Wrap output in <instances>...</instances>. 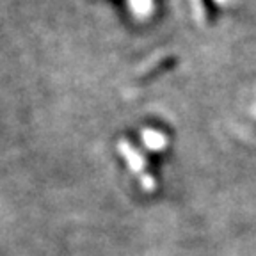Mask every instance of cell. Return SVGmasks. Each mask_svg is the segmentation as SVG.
<instances>
[{
  "instance_id": "obj_1",
  "label": "cell",
  "mask_w": 256,
  "mask_h": 256,
  "mask_svg": "<svg viewBox=\"0 0 256 256\" xmlns=\"http://www.w3.org/2000/svg\"><path fill=\"white\" fill-rule=\"evenodd\" d=\"M120 152L123 153V156L126 158L128 166H130L134 171H136V172L144 171V168H146L144 155L140 156V152L137 148H134L132 144H130V140H123V142L120 144Z\"/></svg>"
},
{
  "instance_id": "obj_2",
  "label": "cell",
  "mask_w": 256,
  "mask_h": 256,
  "mask_svg": "<svg viewBox=\"0 0 256 256\" xmlns=\"http://www.w3.org/2000/svg\"><path fill=\"white\" fill-rule=\"evenodd\" d=\"M142 139L144 144L152 150H164L168 146V137H166L164 132H160V130H153V128H146L142 132Z\"/></svg>"
},
{
  "instance_id": "obj_3",
  "label": "cell",
  "mask_w": 256,
  "mask_h": 256,
  "mask_svg": "<svg viewBox=\"0 0 256 256\" xmlns=\"http://www.w3.org/2000/svg\"><path fill=\"white\" fill-rule=\"evenodd\" d=\"M171 64V60L169 59H158L155 60L153 64H148L146 68H140V73H139V82H142V80H148V78H153L155 75H158L160 70H166Z\"/></svg>"
},
{
  "instance_id": "obj_4",
  "label": "cell",
  "mask_w": 256,
  "mask_h": 256,
  "mask_svg": "<svg viewBox=\"0 0 256 256\" xmlns=\"http://www.w3.org/2000/svg\"><path fill=\"white\" fill-rule=\"evenodd\" d=\"M130 4H132L134 11L139 14H146L153 9V0H132Z\"/></svg>"
},
{
  "instance_id": "obj_5",
  "label": "cell",
  "mask_w": 256,
  "mask_h": 256,
  "mask_svg": "<svg viewBox=\"0 0 256 256\" xmlns=\"http://www.w3.org/2000/svg\"><path fill=\"white\" fill-rule=\"evenodd\" d=\"M219 4H228V2H233V0H217Z\"/></svg>"
}]
</instances>
